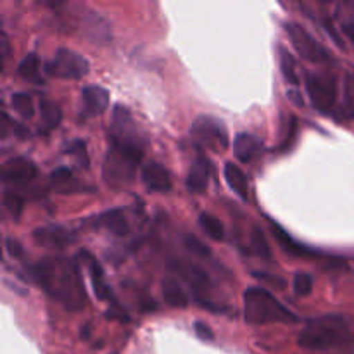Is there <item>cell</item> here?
<instances>
[{
  "mask_svg": "<svg viewBox=\"0 0 354 354\" xmlns=\"http://www.w3.org/2000/svg\"><path fill=\"white\" fill-rule=\"evenodd\" d=\"M31 280L52 299L69 311H82L86 304L85 286L75 261L62 256H47L28 266Z\"/></svg>",
  "mask_w": 354,
  "mask_h": 354,
  "instance_id": "6da1fadb",
  "label": "cell"
},
{
  "mask_svg": "<svg viewBox=\"0 0 354 354\" xmlns=\"http://www.w3.org/2000/svg\"><path fill=\"white\" fill-rule=\"evenodd\" d=\"M349 337L348 320L341 315H324L313 318L301 332L297 344L304 349H328L342 344Z\"/></svg>",
  "mask_w": 354,
  "mask_h": 354,
  "instance_id": "7a4b0ae2",
  "label": "cell"
},
{
  "mask_svg": "<svg viewBox=\"0 0 354 354\" xmlns=\"http://www.w3.org/2000/svg\"><path fill=\"white\" fill-rule=\"evenodd\" d=\"M244 317L248 324L263 325L272 322H297L292 311L287 310L268 290L251 287L244 292Z\"/></svg>",
  "mask_w": 354,
  "mask_h": 354,
  "instance_id": "3957f363",
  "label": "cell"
},
{
  "mask_svg": "<svg viewBox=\"0 0 354 354\" xmlns=\"http://www.w3.org/2000/svg\"><path fill=\"white\" fill-rule=\"evenodd\" d=\"M142 158L144 149L111 144L102 166V176L107 185L123 187L133 182Z\"/></svg>",
  "mask_w": 354,
  "mask_h": 354,
  "instance_id": "277c9868",
  "label": "cell"
},
{
  "mask_svg": "<svg viewBox=\"0 0 354 354\" xmlns=\"http://www.w3.org/2000/svg\"><path fill=\"white\" fill-rule=\"evenodd\" d=\"M109 144L124 145V147H145V137L142 135L140 127L135 123L133 116L128 111V107L116 104L113 107V116H111V130H109Z\"/></svg>",
  "mask_w": 354,
  "mask_h": 354,
  "instance_id": "5b68a950",
  "label": "cell"
},
{
  "mask_svg": "<svg viewBox=\"0 0 354 354\" xmlns=\"http://www.w3.org/2000/svg\"><path fill=\"white\" fill-rule=\"evenodd\" d=\"M310 102L318 113L328 114L337 99V83L330 73L308 71L304 78Z\"/></svg>",
  "mask_w": 354,
  "mask_h": 354,
  "instance_id": "8992f818",
  "label": "cell"
},
{
  "mask_svg": "<svg viewBox=\"0 0 354 354\" xmlns=\"http://www.w3.org/2000/svg\"><path fill=\"white\" fill-rule=\"evenodd\" d=\"M90 64L80 52L61 47L45 62V73L59 80H80L88 73Z\"/></svg>",
  "mask_w": 354,
  "mask_h": 354,
  "instance_id": "52a82bcc",
  "label": "cell"
},
{
  "mask_svg": "<svg viewBox=\"0 0 354 354\" xmlns=\"http://www.w3.org/2000/svg\"><path fill=\"white\" fill-rule=\"evenodd\" d=\"M286 31L292 41L294 48L303 59H308L311 62H325L330 59L328 52L325 50L324 45L318 44L313 37L297 23H286Z\"/></svg>",
  "mask_w": 354,
  "mask_h": 354,
  "instance_id": "ba28073f",
  "label": "cell"
},
{
  "mask_svg": "<svg viewBox=\"0 0 354 354\" xmlns=\"http://www.w3.org/2000/svg\"><path fill=\"white\" fill-rule=\"evenodd\" d=\"M192 135L197 142L207 145V147H227V130L223 123L211 116H199L192 123Z\"/></svg>",
  "mask_w": 354,
  "mask_h": 354,
  "instance_id": "9c48e42d",
  "label": "cell"
},
{
  "mask_svg": "<svg viewBox=\"0 0 354 354\" xmlns=\"http://www.w3.org/2000/svg\"><path fill=\"white\" fill-rule=\"evenodd\" d=\"M37 173L35 162L24 156L7 159L2 165V180L6 183H28L37 176Z\"/></svg>",
  "mask_w": 354,
  "mask_h": 354,
  "instance_id": "30bf717a",
  "label": "cell"
},
{
  "mask_svg": "<svg viewBox=\"0 0 354 354\" xmlns=\"http://www.w3.org/2000/svg\"><path fill=\"white\" fill-rule=\"evenodd\" d=\"M33 241L40 248L62 249L69 242H73V234L62 225H45V227L35 228Z\"/></svg>",
  "mask_w": 354,
  "mask_h": 354,
  "instance_id": "8fae6325",
  "label": "cell"
},
{
  "mask_svg": "<svg viewBox=\"0 0 354 354\" xmlns=\"http://www.w3.org/2000/svg\"><path fill=\"white\" fill-rule=\"evenodd\" d=\"M169 270L173 273H176L178 277H182L190 287H192L196 292H204V290L209 287V277L204 272L201 266L194 265L189 261H171L169 263Z\"/></svg>",
  "mask_w": 354,
  "mask_h": 354,
  "instance_id": "7c38bea8",
  "label": "cell"
},
{
  "mask_svg": "<svg viewBox=\"0 0 354 354\" xmlns=\"http://www.w3.org/2000/svg\"><path fill=\"white\" fill-rule=\"evenodd\" d=\"M142 182L152 192L166 194L171 190V176H169L168 169L159 162H147L142 168Z\"/></svg>",
  "mask_w": 354,
  "mask_h": 354,
  "instance_id": "4fadbf2b",
  "label": "cell"
},
{
  "mask_svg": "<svg viewBox=\"0 0 354 354\" xmlns=\"http://www.w3.org/2000/svg\"><path fill=\"white\" fill-rule=\"evenodd\" d=\"M83 33L86 38L93 41V44H107L111 40V31L107 21L100 16V12L95 10H88L85 16L82 17Z\"/></svg>",
  "mask_w": 354,
  "mask_h": 354,
  "instance_id": "5bb4252c",
  "label": "cell"
},
{
  "mask_svg": "<svg viewBox=\"0 0 354 354\" xmlns=\"http://www.w3.org/2000/svg\"><path fill=\"white\" fill-rule=\"evenodd\" d=\"M78 256L80 259L85 261L86 268H88L90 280H92L95 296L99 297L100 301H113V292H111V289L107 287V283L104 282V272H102V266L99 265V261H97L88 251H82Z\"/></svg>",
  "mask_w": 354,
  "mask_h": 354,
  "instance_id": "9a60e30c",
  "label": "cell"
},
{
  "mask_svg": "<svg viewBox=\"0 0 354 354\" xmlns=\"http://www.w3.org/2000/svg\"><path fill=\"white\" fill-rule=\"evenodd\" d=\"M211 166L204 156H199L190 166L189 176H187V189L192 194H204L209 183Z\"/></svg>",
  "mask_w": 354,
  "mask_h": 354,
  "instance_id": "2e32d148",
  "label": "cell"
},
{
  "mask_svg": "<svg viewBox=\"0 0 354 354\" xmlns=\"http://www.w3.org/2000/svg\"><path fill=\"white\" fill-rule=\"evenodd\" d=\"M82 100L85 104V113L90 116L104 113L109 106V93L106 88L97 85H86L82 90Z\"/></svg>",
  "mask_w": 354,
  "mask_h": 354,
  "instance_id": "e0dca14e",
  "label": "cell"
},
{
  "mask_svg": "<svg viewBox=\"0 0 354 354\" xmlns=\"http://www.w3.org/2000/svg\"><path fill=\"white\" fill-rule=\"evenodd\" d=\"M95 225L106 228L107 232H111L116 237H127L128 232H130V225H128L127 216H124V211L120 209V207H114V209H109L100 214V216H97Z\"/></svg>",
  "mask_w": 354,
  "mask_h": 354,
  "instance_id": "ac0fdd59",
  "label": "cell"
},
{
  "mask_svg": "<svg viewBox=\"0 0 354 354\" xmlns=\"http://www.w3.org/2000/svg\"><path fill=\"white\" fill-rule=\"evenodd\" d=\"M259 149H261V144H259V140L254 137V135L239 133L237 137H235V144H234L235 158H237L241 162H251L252 159L258 156Z\"/></svg>",
  "mask_w": 354,
  "mask_h": 354,
  "instance_id": "d6986e66",
  "label": "cell"
},
{
  "mask_svg": "<svg viewBox=\"0 0 354 354\" xmlns=\"http://www.w3.org/2000/svg\"><path fill=\"white\" fill-rule=\"evenodd\" d=\"M334 16L339 26H341L342 35H346V38H348L354 50V2L335 3Z\"/></svg>",
  "mask_w": 354,
  "mask_h": 354,
  "instance_id": "ffe728a7",
  "label": "cell"
},
{
  "mask_svg": "<svg viewBox=\"0 0 354 354\" xmlns=\"http://www.w3.org/2000/svg\"><path fill=\"white\" fill-rule=\"evenodd\" d=\"M272 228H273V235H275V239L279 241V244L282 245L283 251L289 252L290 256H297V258H311V256H317V251H313V249L306 248V245L294 241V239L290 237L289 234H286L280 227L272 225Z\"/></svg>",
  "mask_w": 354,
  "mask_h": 354,
  "instance_id": "44dd1931",
  "label": "cell"
},
{
  "mask_svg": "<svg viewBox=\"0 0 354 354\" xmlns=\"http://www.w3.org/2000/svg\"><path fill=\"white\" fill-rule=\"evenodd\" d=\"M162 287V296H165L166 303L171 308H187L189 304V296L183 290V287L180 286V282L173 277H166L161 283Z\"/></svg>",
  "mask_w": 354,
  "mask_h": 354,
  "instance_id": "7402d4cb",
  "label": "cell"
},
{
  "mask_svg": "<svg viewBox=\"0 0 354 354\" xmlns=\"http://www.w3.org/2000/svg\"><path fill=\"white\" fill-rule=\"evenodd\" d=\"M225 180L241 199H248V176L239 166H235L234 162H227L225 165Z\"/></svg>",
  "mask_w": 354,
  "mask_h": 354,
  "instance_id": "603a6c76",
  "label": "cell"
},
{
  "mask_svg": "<svg viewBox=\"0 0 354 354\" xmlns=\"http://www.w3.org/2000/svg\"><path fill=\"white\" fill-rule=\"evenodd\" d=\"M62 113L61 107L50 100H40V130L41 131H50L61 123Z\"/></svg>",
  "mask_w": 354,
  "mask_h": 354,
  "instance_id": "cb8c5ba5",
  "label": "cell"
},
{
  "mask_svg": "<svg viewBox=\"0 0 354 354\" xmlns=\"http://www.w3.org/2000/svg\"><path fill=\"white\" fill-rule=\"evenodd\" d=\"M17 73L21 78L28 80V82L41 83L40 78V61H38L37 54H26L23 61L17 66Z\"/></svg>",
  "mask_w": 354,
  "mask_h": 354,
  "instance_id": "d4e9b609",
  "label": "cell"
},
{
  "mask_svg": "<svg viewBox=\"0 0 354 354\" xmlns=\"http://www.w3.org/2000/svg\"><path fill=\"white\" fill-rule=\"evenodd\" d=\"M50 183L52 187L59 190V192H73L78 189L76 180L73 176L71 169L69 168H57L50 173Z\"/></svg>",
  "mask_w": 354,
  "mask_h": 354,
  "instance_id": "484cf974",
  "label": "cell"
},
{
  "mask_svg": "<svg viewBox=\"0 0 354 354\" xmlns=\"http://www.w3.org/2000/svg\"><path fill=\"white\" fill-rule=\"evenodd\" d=\"M279 52H280V69H282V75L283 78H286V82L294 86L299 85V76H297L296 73V61H294V57L290 55V52L283 47H280Z\"/></svg>",
  "mask_w": 354,
  "mask_h": 354,
  "instance_id": "4316f807",
  "label": "cell"
},
{
  "mask_svg": "<svg viewBox=\"0 0 354 354\" xmlns=\"http://www.w3.org/2000/svg\"><path fill=\"white\" fill-rule=\"evenodd\" d=\"M199 225L211 239H214V241H223L225 228L216 216H213L209 213H203L199 216Z\"/></svg>",
  "mask_w": 354,
  "mask_h": 354,
  "instance_id": "83f0119b",
  "label": "cell"
},
{
  "mask_svg": "<svg viewBox=\"0 0 354 354\" xmlns=\"http://www.w3.org/2000/svg\"><path fill=\"white\" fill-rule=\"evenodd\" d=\"M10 106L14 107V111H16L19 116L26 118V120L33 116V100H31V97L28 95V93H12V95H10Z\"/></svg>",
  "mask_w": 354,
  "mask_h": 354,
  "instance_id": "f1b7e54d",
  "label": "cell"
},
{
  "mask_svg": "<svg viewBox=\"0 0 354 354\" xmlns=\"http://www.w3.org/2000/svg\"><path fill=\"white\" fill-rule=\"evenodd\" d=\"M251 248L254 254H258L259 258H272V251H270V245L266 242L265 235L263 232L259 230L258 227L252 228V234H251Z\"/></svg>",
  "mask_w": 354,
  "mask_h": 354,
  "instance_id": "f546056e",
  "label": "cell"
},
{
  "mask_svg": "<svg viewBox=\"0 0 354 354\" xmlns=\"http://www.w3.org/2000/svg\"><path fill=\"white\" fill-rule=\"evenodd\" d=\"M24 199L16 192H10V190H6L3 192V207H6L7 213L12 218H19L21 211H23Z\"/></svg>",
  "mask_w": 354,
  "mask_h": 354,
  "instance_id": "4dcf8cb0",
  "label": "cell"
},
{
  "mask_svg": "<svg viewBox=\"0 0 354 354\" xmlns=\"http://www.w3.org/2000/svg\"><path fill=\"white\" fill-rule=\"evenodd\" d=\"M68 154L75 158V161L78 162V166L82 168H88V154H86V145L85 142L76 138L71 144L68 145Z\"/></svg>",
  "mask_w": 354,
  "mask_h": 354,
  "instance_id": "1f68e13d",
  "label": "cell"
},
{
  "mask_svg": "<svg viewBox=\"0 0 354 354\" xmlns=\"http://www.w3.org/2000/svg\"><path fill=\"white\" fill-rule=\"evenodd\" d=\"M342 106H344V113L349 118H354V73H349L344 80V100H342Z\"/></svg>",
  "mask_w": 354,
  "mask_h": 354,
  "instance_id": "d6a6232c",
  "label": "cell"
},
{
  "mask_svg": "<svg viewBox=\"0 0 354 354\" xmlns=\"http://www.w3.org/2000/svg\"><path fill=\"white\" fill-rule=\"evenodd\" d=\"M311 289H313V279L308 273H296V277H294V292H296V296H308Z\"/></svg>",
  "mask_w": 354,
  "mask_h": 354,
  "instance_id": "836d02e7",
  "label": "cell"
},
{
  "mask_svg": "<svg viewBox=\"0 0 354 354\" xmlns=\"http://www.w3.org/2000/svg\"><path fill=\"white\" fill-rule=\"evenodd\" d=\"M183 242H185V248L189 249L190 252H194L196 256H199V258H209L211 256L209 248H207L203 241L194 237V235H187V237L183 239Z\"/></svg>",
  "mask_w": 354,
  "mask_h": 354,
  "instance_id": "e575fe53",
  "label": "cell"
},
{
  "mask_svg": "<svg viewBox=\"0 0 354 354\" xmlns=\"http://www.w3.org/2000/svg\"><path fill=\"white\" fill-rule=\"evenodd\" d=\"M322 26L325 28V31H327V33L330 35L332 38H334L335 45H339V47H341V48H346L344 41H342L341 33H339V30H337V28H335L334 19H332V17L328 16V14H325V16L322 17Z\"/></svg>",
  "mask_w": 354,
  "mask_h": 354,
  "instance_id": "d590c367",
  "label": "cell"
},
{
  "mask_svg": "<svg viewBox=\"0 0 354 354\" xmlns=\"http://www.w3.org/2000/svg\"><path fill=\"white\" fill-rule=\"evenodd\" d=\"M194 330H196L197 337L203 339V341H213L214 339L213 330H211L209 325L204 324V322H196V324H194Z\"/></svg>",
  "mask_w": 354,
  "mask_h": 354,
  "instance_id": "8d00e7d4",
  "label": "cell"
},
{
  "mask_svg": "<svg viewBox=\"0 0 354 354\" xmlns=\"http://www.w3.org/2000/svg\"><path fill=\"white\" fill-rule=\"evenodd\" d=\"M6 248H7V252H9L12 258H21V256L24 254L23 248H21V244L17 241H14V239H7L6 241Z\"/></svg>",
  "mask_w": 354,
  "mask_h": 354,
  "instance_id": "74e56055",
  "label": "cell"
},
{
  "mask_svg": "<svg viewBox=\"0 0 354 354\" xmlns=\"http://www.w3.org/2000/svg\"><path fill=\"white\" fill-rule=\"evenodd\" d=\"M289 99L292 100V102H296L297 106H303L304 100L301 99V93L297 92V90H292V92H289Z\"/></svg>",
  "mask_w": 354,
  "mask_h": 354,
  "instance_id": "f35d334b",
  "label": "cell"
}]
</instances>
